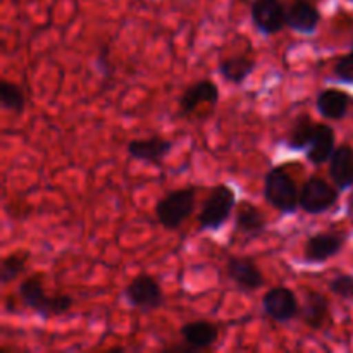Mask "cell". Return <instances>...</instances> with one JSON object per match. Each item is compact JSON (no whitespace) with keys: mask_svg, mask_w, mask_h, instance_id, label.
Listing matches in <instances>:
<instances>
[{"mask_svg":"<svg viewBox=\"0 0 353 353\" xmlns=\"http://www.w3.org/2000/svg\"><path fill=\"white\" fill-rule=\"evenodd\" d=\"M123 299L128 305L141 314L154 312L164 305V292L154 276L140 274L130 281V285L124 288Z\"/></svg>","mask_w":353,"mask_h":353,"instance_id":"5","label":"cell"},{"mask_svg":"<svg viewBox=\"0 0 353 353\" xmlns=\"http://www.w3.org/2000/svg\"><path fill=\"white\" fill-rule=\"evenodd\" d=\"M234 207H236V193L228 185H216L207 195L199 214L200 230H221L231 217Z\"/></svg>","mask_w":353,"mask_h":353,"instance_id":"4","label":"cell"},{"mask_svg":"<svg viewBox=\"0 0 353 353\" xmlns=\"http://www.w3.org/2000/svg\"><path fill=\"white\" fill-rule=\"evenodd\" d=\"M334 76L338 81L353 85V52L341 57L334 65Z\"/></svg>","mask_w":353,"mask_h":353,"instance_id":"25","label":"cell"},{"mask_svg":"<svg viewBox=\"0 0 353 353\" xmlns=\"http://www.w3.org/2000/svg\"><path fill=\"white\" fill-rule=\"evenodd\" d=\"M41 276L34 274L24 279L19 285V299L23 305L34 310L43 319L64 316L74 305L71 295H48L41 285Z\"/></svg>","mask_w":353,"mask_h":353,"instance_id":"1","label":"cell"},{"mask_svg":"<svg viewBox=\"0 0 353 353\" xmlns=\"http://www.w3.org/2000/svg\"><path fill=\"white\" fill-rule=\"evenodd\" d=\"M262 310L276 323H290L300 314L299 299L286 286H276V288L269 290L262 299Z\"/></svg>","mask_w":353,"mask_h":353,"instance_id":"8","label":"cell"},{"mask_svg":"<svg viewBox=\"0 0 353 353\" xmlns=\"http://www.w3.org/2000/svg\"><path fill=\"white\" fill-rule=\"evenodd\" d=\"M347 214L348 216L352 217L353 219V195L350 196V199H348V205H347Z\"/></svg>","mask_w":353,"mask_h":353,"instance_id":"26","label":"cell"},{"mask_svg":"<svg viewBox=\"0 0 353 353\" xmlns=\"http://www.w3.org/2000/svg\"><path fill=\"white\" fill-rule=\"evenodd\" d=\"M321 19V10L310 0H292L286 6V26L295 33L314 34Z\"/></svg>","mask_w":353,"mask_h":353,"instance_id":"11","label":"cell"},{"mask_svg":"<svg viewBox=\"0 0 353 353\" xmlns=\"http://www.w3.org/2000/svg\"><path fill=\"white\" fill-rule=\"evenodd\" d=\"M196 190L193 186H186L183 190L168 193L162 196L155 205V216L162 228L168 231H174L181 228L195 209Z\"/></svg>","mask_w":353,"mask_h":353,"instance_id":"3","label":"cell"},{"mask_svg":"<svg viewBox=\"0 0 353 353\" xmlns=\"http://www.w3.org/2000/svg\"><path fill=\"white\" fill-rule=\"evenodd\" d=\"M250 16L255 30L264 37H271L286 28V3L283 0H254Z\"/></svg>","mask_w":353,"mask_h":353,"instance_id":"7","label":"cell"},{"mask_svg":"<svg viewBox=\"0 0 353 353\" xmlns=\"http://www.w3.org/2000/svg\"><path fill=\"white\" fill-rule=\"evenodd\" d=\"M217 71L231 85H243L255 71V61L248 55H233V57L223 59Z\"/></svg>","mask_w":353,"mask_h":353,"instance_id":"20","label":"cell"},{"mask_svg":"<svg viewBox=\"0 0 353 353\" xmlns=\"http://www.w3.org/2000/svg\"><path fill=\"white\" fill-rule=\"evenodd\" d=\"M183 341L192 345L199 352L212 347L219 338V330L209 321H193L181 326Z\"/></svg>","mask_w":353,"mask_h":353,"instance_id":"19","label":"cell"},{"mask_svg":"<svg viewBox=\"0 0 353 353\" xmlns=\"http://www.w3.org/2000/svg\"><path fill=\"white\" fill-rule=\"evenodd\" d=\"M334 148H336V134L333 128L324 123H317L312 141L305 150L307 161L314 165L324 164L331 159Z\"/></svg>","mask_w":353,"mask_h":353,"instance_id":"15","label":"cell"},{"mask_svg":"<svg viewBox=\"0 0 353 353\" xmlns=\"http://www.w3.org/2000/svg\"><path fill=\"white\" fill-rule=\"evenodd\" d=\"M330 290L333 295L353 302V276L350 274L336 276V278L330 281Z\"/></svg>","mask_w":353,"mask_h":353,"instance_id":"24","label":"cell"},{"mask_svg":"<svg viewBox=\"0 0 353 353\" xmlns=\"http://www.w3.org/2000/svg\"><path fill=\"white\" fill-rule=\"evenodd\" d=\"M345 241H347V234L336 233V231L314 234L307 240L305 248H303V262L310 265L324 264L343 250Z\"/></svg>","mask_w":353,"mask_h":353,"instance_id":"9","label":"cell"},{"mask_svg":"<svg viewBox=\"0 0 353 353\" xmlns=\"http://www.w3.org/2000/svg\"><path fill=\"white\" fill-rule=\"evenodd\" d=\"M30 259V252H14V254L3 257L0 264V283L9 285L14 279L19 278L26 271V262Z\"/></svg>","mask_w":353,"mask_h":353,"instance_id":"22","label":"cell"},{"mask_svg":"<svg viewBox=\"0 0 353 353\" xmlns=\"http://www.w3.org/2000/svg\"><path fill=\"white\" fill-rule=\"evenodd\" d=\"M350 97L338 88H326L317 95L316 107L317 112L326 119L340 121L343 119L350 109Z\"/></svg>","mask_w":353,"mask_h":353,"instance_id":"18","label":"cell"},{"mask_svg":"<svg viewBox=\"0 0 353 353\" xmlns=\"http://www.w3.org/2000/svg\"><path fill=\"white\" fill-rule=\"evenodd\" d=\"M172 150V141L161 137L145 138V140H131L128 143V154L130 157L150 164H161L162 159L168 157Z\"/></svg>","mask_w":353,"mask_h":353,"instance_id":"14","label":"cell"},{"mask_svg":"<svg viewBox=\"0 0 353 353\" xmlns=\"http://www.w3.org/2000/svg\"><path fill=\"white\" fill-rule=\"evenodd\" d=\"M316 124L310 119L309 114H300L293 124L290 126L288 134H286V147L293 152L307 150L312 141L314 131H316Z\"/></svg>","mask_w":353,"mask_h":353,"instance_id":"21","label":"cell"},{"mask_svg":"<svg viewBox=\"0 0 353 353\" xmlns=\"http://www.w3.org/2000/svg\"><path fill=\"white\" fill-rule=\"evenodd\" d=\"M219 102V88L210 79H202L188 86L179 99V116L186 117L196 110L200 103L216 105Z\"/></svg>","mask_w":353,"mask_h":353,"instance_id":"13","label":"cell"},{"mask_svg":"<svg viewBox=\"0 0 353 353\" xmlns=\"http://www.w3.org/2000/svg\"><path fill=\"white\" fill-rule=\"evenodd\" d=\"M0 103L6 110L14 114H23L26 109V99L23 90L10 81L0 83Z\"/></svg>","mask_w":353,"mask_h":353,"instance_id":"23","label":"cell"},{"mask_svg":"<svg viewBox=\"0 0 353 353\" xmlns=\"http://www.w3.org/2000/svg\"><path fill=\"white\" fill-rule=\"evenodd\" d=\"M264 199L281 214H295L300 207V190L286 168L276 165L264 178Z\"/></svg>","mask_w":353,"mask_h":353,"instance_id":"2","label":"cell"},{"mask_svg":"<svg viewBox=\"0 0 353 353\" xmlns=\"http://www.w3.org/2000/svg\"><path fill=\"white\" fill-rule=\"evenodd\" d=\"M327 316H330V302H327L326 296L323 293L305 290L303 307L300 309V317H302L303 324L309 326L310 330L319 331L323 330Z\"/></svg>","mask_w":353,"mask_h":353,"instance_id":"17","label":"cell"},{"mask_svg":"<svg viewBox=\"0 0 353 353\" xmlns=\"http://www.w3.org/2000/svg\"><path fill=\"white\" fill-rule=\"evenodd\" d=\"M265 230H268V219L257 205L247 200L238 203L234 212V231L238 234H243L247 240H255L262 236Z\"/></svg>","mask_w":353,"mask_h":353,"instance_id":"12","label":"cell"},{"mask_svg":"<svg viewBox=\"0 0 353 353\" xmlns=\"http://www.w3.org/2000/svg\"><path fill=\"white\" fill-rule=\"evenodd\" d=\"M330 174L336 188L348 190L353 186V148L340 145L330 159Z\"/></svg>","mask_w":353,"mask_h":353,"instance_id":"16","label":"cell"},{"mask_svg":"<svg viewBox=\"0 0 353 353\" xmlns=\"http://www.w3.org/2000/svg\"><path fill=\"white\" fill-rule=\"evenodd\" d=\"M226 272L228 278L243 293L257 292L265 281L259 265L250 257H230L226 264Z\"/></svg>","mask_w":353,"mask_h":353,"instance_id":"10","label":"cell"},{"mask_svg":"<svg viewBox=\"0 0 353 353\" xmlns=\"http://www.w3.org/2000/svg\"><path fill=\"white\" fill-rule=\"evenodd\" d=\"M338 190H334L326 179L312 176L300 188V209L310 216H321L336 205Z\"/></svg>","mask_w":353,"mask_h":353,"instance_id":"6","label":"cell"}]
</instances>
